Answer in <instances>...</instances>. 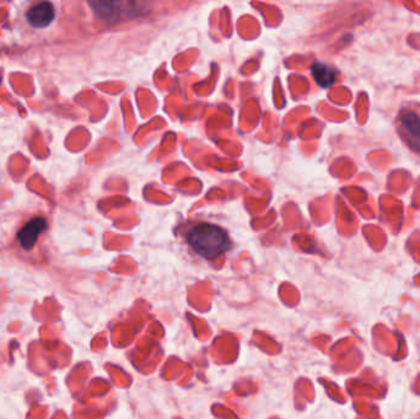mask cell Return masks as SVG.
<instances>
[{
    "instance_id": "obj_1",
    "label": "cell",
    "mask_w": 420,
    "mask_h": 419,
    "mask_svg": "<svg viewBox=\"0 0 420 419\" xmlns=\"http://www.w3.org/2000/svg\"><path fill=\"white\" fill-rule=\"evenodd\" d=\"M187 240L193 251L207 260L218 257L230 248L228 232L223 227L208 222L193 227L188 232Z\"/></svg>"
},
{
    "instance_id": "obj_2",
    "label": "cell",
    "mask_w": 420,
    "mask_h": 419,
    "mask_svg": "<svg viewBox=\"0 0 420 419\" xmlns=\"http://www.w3.org/2000/svg\"><path fill=\"white\" fill-rule=\"evenodd\" d=\"M398 131L405 144L420 152V117L414 112L403 110L398 116Z\"/></svg>"
},
{
    "instance_id": "obj_3",
    "label": "cell",
    "mask_w": 420,
    "mask_h": 419,
    "mask_svg": "<svg viewBox=\"0 0 420 419\" xmlns=\"http://www.w3.org/2000/svg\"><path fill=\"white\" fill-rule=\"evenodd\" d=\"M94 13L99 19L106 21L110 24L121 20L122 17L133 15L134 11L140 13V10H134L132 3H111V1H90L89 3Z\"/></svg>"
},
{
    "instance_id": "obj_4",
    "label": "cell",
    "mask_w": 420,
    "mask_h": 419,
    "mask_svg": "<svg viewBox=\"0 0 420 419\" xmlns=\"http://www.w3.org/2000/svg\"><path fill=\"white\" fill-rule=\"evenodd\" d=\"M47 227L48 225L43 218H34V219H31L30 222H26L25 227L17 232V240L22 248L31 250L34 248L40 238L41 234L46 232Z\"/></svg>"
},
{
    "instance_id": "obj_5",
    "label": "cell",
    "mask_w": 420,
    "mask_h": 419,
    "mask_svg": "<svg viewBox=\"0 0 420 419\" xmlns=\"http://www.w3.org/2000/svg\"><path fill=\"white\" fill-rule=\"evenodd\" d=\"M55 8L48 1H42L40 4L32 6L26 13V20L32 27L43 29L51 24L55 19Z\"/></svg>"
},
{
    "instance_id": "obj_6",
    "label": "cell",
    "mask_w": 420,
    "mask_h": 419,
    "mask_svg": "<svg viewBox=\"0 0 420 419\" xmlns=\"http://www.w3.org/2000/svg\"><path fill=\"white\" fill-rule=\"evenodd\" d=\"M312 76L321 87L328 89L333 85L334 81H335L337 71H334L332 66H327L321 62H316L312 66Z\"/></svg>"
}]
</instances>
